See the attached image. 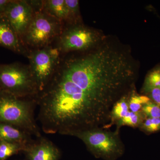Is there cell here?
I'll list each match as a JSON object with an SVG mask.
<instances>
[{
    "label": "cell",
    "instance_id": "obj_18",
    "mask_svg": "<svg viewBox=\"0 0 160 160\" xmlns=\"http://www.w3.org/2000/svg\"><path fill=\"white\" fill-rule=\"evenodd\" d=\"M142 131L152 133L160 130V118H146L139 127Z\"/></svg>",
    "mask_w": 160,
    "mask_h": 160
},
{
    "label": "cell",
    "instance_id": "obj_7",
    "mask_svg": "<svg viewBox=\"0 0 160 160\" xmlns=\"http://www.w3.org/2000/svg\"><path fill=\"white\" fill-rule=\"evenodd\" d=\"M57 48L60 52L83 51L91 48L97 41L94 31L82 26H73L63 29L58 38Z\"/></svg>",
    "mask_w": 160,
    "mask_h": 160
},
{
    "label": "cell",
    "instance_id": "obj_12",
    "mask_svg": "<svg viewBox=\"0 0 160 160\" xmlns=\"http://www.w3.org/2000/svg\"><path fill=\"white\" fill-rule=\"evenodd\" d=\"M42 10L61 22H69V12L65 0L43 1Z\"/></svg>",
    "mask_w": 160,
    "mask_h": 160
},
{
    "label": "cell",
    "instance_id": "obj_1",
    "mask_svg": "<svg viewBox=\"0 0 160 160\" xmlns=\"http://www.w3.org/2000/svg\"><path fill=\"white\" fill-rule=\"evenodd\" d=\"M135 74L128 55L108 45L61 61L45 90L46 106L65 129L99 128L110 120L112 106L132 87Z\"/></svg>",
    "mask_w": 160,
    "mask_h": 160
},
{
    "label": "cell",
    "instance_id": "obj_5",
    "mask_svg": "<svg viewBox=\"0 0 160 160\" xmlns=\"http://www.w3.org/2000/svg\"><path fill=\"white\" fill-rule=\"evenodd\" d=\"M63 23L42 10L35 12L22 42L25 46L34 49L49 46L62 34L64 29Z\"/></svg>",
    "mask_w": 160,
    "mask_h": 160
},
{
    "label": "cell",
    "instance_id": "obj_15",
    "mask_svg": "<svg viewBox=\"0 0 160 160\" xmlns=\"http://www.w3.org/2000/svg\"><path fill=\"white\" fill-rule=\"evenodd\" d=\"M160 88V66L156 67L146 75L142 87V92L147 93L153 88Z\"/></svg>",
    "mask_w": 160,
    "mask_h": 160
},
{
    "label": "cell",
    "instance_id": "obj_3",
    "mask_svg": "<svg viewBox=\"0 0 160 160\" xmlns=\"http://www.w3.org/2000/svg\"><path fill=\"white\" fill-rule=\"evenodd\" d=\"M0 122L18 126L38 135L31 102L0 90Z\"/></svg>",
    "mask_w": 160,
    "mask_h": 160
},
{
    "label": "cell",
    "instance_id": "obj_17",
    "mask_svg": "<svg viewBox=\"0 0 160 160\" xmlns=\"http://www.w3.org/2000/svg\"><path fill=\"white\" fill-rule=\"evenodd\" d=\"M151 101L147 96L131 93L129 99V111L135 112L141 111L143 106Z\"/></svg>",
    "mask_w": 160,
    "mask_h": 160
},
{
    "label": "cell",
    "instance_id": "obj_21",
    "mask_svg": "<svg viewBox=\"0 0 160 160\" xmlns=\"http://www.w3.org/2000/svg\"><path fill=\"white\" fill-rule=\"evenodd\" d=\"M151 101L160 107V88H153L147 93Z\"/></svg>",
    "mask_w": 160,
    "mask_h": 160
},
{
    "label": "cell",
    "instance_id": "obj_10",
    "mask_svg": "<svg viewBox=\"0 0 160 160\" xmlns=\"http://www.w3.org/2000/svg\"><path fill=\"white\" fill-rule=\"evenodd\" d=\"M28 145L26 148L30 160H57L59 151L49 141L42 140L38 142Z\"/></svg>",
    "mask_w": 160,
    "mask_h": 160
},
{
    "label": "cell",
    "instance_id": "obj_2",
    "mask_svg": "<svg viewBox=\"0 0 160 160\" xmlns=\"http://www.w3.org/2000/svg\"><path fill=\"white\" fill-rule=\"evenodd\" d=\"M69 135L80 139L93 155L104 160L117 159L125 152L118 130L113 132L97 128L74 132Z\"/></svg>",
    "mask_w": 160,
    "mask_h": 160
},
{
    "label": "cell",
    "instance_id": "obj_14",
    "mask_svg": "<svg viewBox=\"0 0 160 160\" xmlns=\"http://www.w3.org/2000/svg\"><path fill=\"white\" fill-rule=\"evenodd\" d=\"M146 118L142 111L133 112L129 111L122 118L116 123L118 128L122 126H128L136 128L139 127Z\"/></svg>",
    "mask_w": 160,
    "mask_h": 160
},
{
    "label": "cell",
    "instance_id": "obj_4",
    "mask_svg": "<svg viewBox=\"0 0 160 160\" xmlns=\"http://www.w3.org/2000/svg\"><path fill=\"white\" fill-rule=\"evenodd\" d=\"M0 90L24 98L39 93L29 66L19 63L0 65Z\"/></svg>",
    "mask_w": 160,
    "mask_h": 160
},
{
    "label": "cell",
    "instance_id": "obj_19",
    "mask_svg": "<svg viewBox=\"0 0 160 160\" xmlns=\"http://www.w3.org/2000/svg\"><path fill=\"white\" fill-rule=\"evenodd\" d=\"M141 111L146 118H160V107L152 101L144 105Z\"/></svg>",
    "mask_w": 160,
    "mask_h": 160
},
{
    "label": "cell",
    "instance_id": "obj_6",
    "mask_svg": "<svg viewBox=\"0 0 160 160\" xmlns=\"http://www.w3.org/2000/svg\"><path fill=\"white\" fill-rule=\"evenodd\" d=\"M60 53L57 47L49 46L33 49L28 52L29 69L39 93L44 89L57 69L61 62Z\"/></svg>",
    "mask_w": 160,
    "mask_h": 160
},
{
    "label": "cell",
    "instance_id": "obj_13",
    "mask_svg": "<svg viewBox=\"0 0 160 160\" xmlns=\"http://www.w3.org/2000/svg\"><path fill=\"white\" fill-rule=\"evenodd\" d=\"M128 94L124 95L115 103L112 106L110 114L111 124L116 123L118 121L124 118L129 111Z\"/></svg>",
    "mask_w": 160,
    "mask_h": 160
},
{
    "label": "cell",
    "instance_id": "obj_9",
    "mask_svg": "<svg viewBox=\"0 0 160 160\" xmlns=\"http://www.w3.org/2000/svg\"><path fill=\"white\" fill-rule=\"evenodd\" d=\"M0 46L27 55L25 45L5 16L0 18Z\"/></svg>",
    "mask_w": 160,
    "mask_h": 160
},
{
    "label": "cell",
    "instance_id": "obj_20",
    "mask_svg": "<svg viewBox=\"0 0 160 160\" xmlns=\"http://www.w3.org/2000/svg\"><path fill=\"white\" fill-rule=\"evenodd\" d=\"M69 12V22L74 20L79 13V1L78 0H65Z\"/></svg>",
    "mask_w": 160,
    "mask_h": 160
},
{
    "label": "cell",
    "instance_id": "obj_16",
    "mask_svg": "<svg viewBox=\"0 0 160 160\" xmlns=\"http://www.w3.org/2000/svg\"><path fill=\"white\" fill-rule=\"evenodd\" d=\"M26 146L18 143L0 142V160H5Z\"/></svg>",
    "mask_w": 160,
    "mask_h": 160
},
{
    "label": "cell",
    "instance_id": "obj_11",
    "mask_svg": "<svg viewBox=\"0 0 160 160\" xmlns=\"http://www.w3.org/2000/svg\"><path fill=\"white\" fill-rule=\"evenodd\" d=\"M25 131L5 123H0V142L18 143L27 146L28 134Z\"/></svg>",
    "mask_w": 160,
    "mask_h": 160
},
{
    "label": "cell",
    "instance_id": "obj_8",
    "mask_svg": "<svg viewBox=\"0 0 160 160\" xmlns=\"http://www.w3.org/2000/svg\"><path fill=\"white\" fill-rule=\"evenodd\" d=\"M34 12L29 1L11 0L3 13L22 41Z\"/></svg>",
    "mask_w": 160,
    "mask_h": 160
},
{
    "label": "cell",
    "instance_id": "obj_23",
    "mask_svg": "<svg viewBox=\"0 0 160 160\" xmlns=\"http://www.w3.org/2000/svg\"><path fill=\"white\" fill-rule=\"evenodd\" d=\"M4 16V13H0V18L3 17Z\"/></svg>",
    "mask_w": 160,
    "mask_h": 160
},
{
    "label": "cell",
    "instance_id": "obj_22",
    "mask_svg": "<svg viewBox=\"0 0 160 160\" xmlns=\"http://www.w3.org/2000/svg\"><path fill=\"white\" fill-rule=\"evenodd\" d=\"M11 0H0V13H3L4 10Z\"/></svg>",
    "mask_w": 160,
    "mask_h": 160
}]
</instances>
